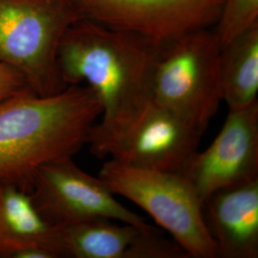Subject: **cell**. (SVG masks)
Instances as JSON below:
<instances>
[{
  "instance_id": "10",
  "label": "cell",
  "mask_w": 258,
  "mask_h": 258,
  "mask_svg": "<svg viewBox=\"0 0 258 258\" xmlns=\"http://www.w3.org/2000/svg\"><path fill=\"white\" fill-rule=\"evenodd\" d=\"M203 214L216 258L258 257V178L215 191Z\"/></svg>"
},
{
  "instance_id": "5",
  "label": "cell",
  "mask_w": 258,
  "mask_h": 258,
  "mask_svg": "<svg viewBox=\"0 0 258 258\" xmlns=\"http://www.w3.org/2000/svg\"><path fill=\"white\" fill-rule=\"evenodd\" d=\"M99 177L115 195L148 212L189 257L216 258L203 202L184 174L128 166L111 158L102 165Z\"/></svg>"
},
{
  "instance_id": "11",
  "label": "cell",
  "mask_w": 258,
  "mask_h": 258,
  "mask_svg": "<svg viewBox=\"0 0 258 258\" xmlns=\"http://www.w3.org/2000/svg\"><path fill=\"white\" fill-rule=\"evenodd\" d=\"M1 257L15 258L25 249H40L52 258L63 257L60 227L47 222L30 192L1 185Z\"/></svg>"
},
{
  "instance_id": "7",
  "label": "cell",
  "mask_w": 258,
  "mask_h": 258,
  "mask_svg": "<svg viewBox=\"0 0 258 258\" xmlns=\"http://www.w3.org/2000/svg\"><path fill=\"white\" fill-rule=\"evenodd\" d=\"M225 0H76L82 18L163 45L215 27Z\"/></svg>"
},
{
  "instance_id": "9",
  "label": "cell",
  "mask_w": 258,
  "mask_h": 258,
  "mask_svg": "<svg viewBox=\"0 0 258 258\" xmlns=\"http://www.w3.org/2000/svg\"><path fill=\"white\" fill-rule=\"evenodd\" d=\"M203 133L152 102L137 126L111 158L128 166L182 173Z\"/></svg>"
},
{
  "instance_id": "8",
  "label": "cell",
  "mask_w": 258,
  "mask_h": 258,
  "mask_svg": "<svg viewBox=\"0 0 258 258\" xmlns=\"http://www.w3.org/2000/svg\"><path fill=\"white\" fill-rule=\"evenodd\" d=\"M182 174L203 202L215 191L258 178V102L229 109L210 147L190 158Z\"/></svg>"
},
{
  "instance_id": "16",
  "label": "cell",
  "mask_w": 258,
  "mask_h": 258,
  "mask_svg": "<svg viewBox=\"0 0 258 258\" xmlns=\"http://www.w3.org/2000/svg\"><path fill=\"white\" fill-rule=\"evenodd\" d=\"M1 239H2V224H1V185H0V257H1Z\"/></svg>"
},
{
  "instance_id": "14",
  "label": "cell",
  "mask_w": 258,
  "mask_h": 258,
  "mask_svg": "<svg viewBox=\"0 0 258 258\" xmlns=\"http://www.w3.org/2000/svg\"><path fill=\"white\" fill-rule=\"evenodd\" d=\"M258 22V0H225L215 26L220 45Z\"/></svg>"
},
{
  "instance_id": "15",
  "label": "cell",
  "mask_w": 258,
  "mask_h": 258,
  "mask_svg": "<svg viewBox=\"0 0 258 258\" xmlns=\"http://www.w3.org/2000/svg\"><path fill=\"white\" fill-rule=\"evenodd\" d=\"M28 87L23 76L9 65L0 63V102Z\"/></svg>"
},
{
  "instance_id": "6",
  "label": "cell",
  "mask_w": 258,
  "mask_h": 258,
  "mask_svg": "<svg viewBox=\"0 0 258 258\" xmlns=\"http://www.w3.org/2000/svg\"><path fill=\"white\" fill-rule=\"evenodd\" d=\"M30 194L42 217L55 227L106 218L144 230L153 228L117 201L99 176L90 175L77 166L73 157L40 166L33 178Z\"/></svg>"
},
{
  "instance_id": "12",
  "label": "cell",
  "mask_w": 258,
  "mask_h": 258,
  "mask_svg": "<svg viewBox=\"0 0 258 258\" xmlns=\"http://www.w3.org/2000/svg\"><path fill=\"white\" fill-rule=\"evenodd\" d=\"M144 231L148 230L106 218L60 227L63 257L128 258Z\"/></svg>"
},
{
  "instance_id": "1",
  "label": "cell",
  "mask_w": 258,
  "mask_h": 258,
  "mask_svg": "<svg viewBox=\"0 0 258 258\" xmlns=\"http://www.w3.org/2000/svg\"><path fill=\"white\" fill-rule=\"evenodd\" d=\"M160 45L92 19L65 32L57 62L66 86L88 85L102 105L87 145L94 156H111L153 102L152 77Z\"/></svg>"
},
{
  "instance_id": "13",
  "label": "cell",
  "mask_w": 258,
  "mask_h": 258,
  "mask_svg": "<svg viewBox=\"0 0 258 258\" xmlns=\"http://www.w3.org/2000/svg\"><path fill=\"white\" fill-rule=\"evenodd\" d=\"M220 71L229 109L258 102V22L222 45Z\"/></svg>"
},
{
  "instance_id": "4",
  "label": "cell",
  "mask_w": 258,
  "mask_h": 258,
  "mask_svg": "<svg viewBox=\"0 0 258 258\" xmlns=\"http://www.w3.org/2000/svg\"><path fill=\"white\" fill-rule=\"evenodd\" d=\"M221 45L204 29L160 45L152 77V99L205 133L223 102Z\"/></svg>"
},
{
  "instance_id": "3",
  "label": "cell",
  "mask_w": 258,
  "mask_h": 258,
  "mask_svg": "<svg viewBox=\"0 0 258 258\" xmlns=\"http://www.w3.org/2000/svg\"><path fill=\"white\" fill-rule=\"evenodd\" d=\"M80 19L76 0H0V63L19 71L37 95L62 91L58 47Z\"/></svg>"
},
{
  "instance_id": "2",
  "label": "cell",
  "mask_w": 258,
  "mask_h": 258,
  "mask_svg": "<svg viewBox=\"0 0 258 258\" xmlns=\"http://www.w3.org/2000/svg\"><path fill=\"white\" fill-rule=\"evenodd\" d=\"M102 105L85 84L40 96L29 87L0 102V185L30 192L37 169L87 145Z\"/></svg>"
}]
</instances>
